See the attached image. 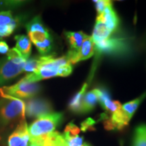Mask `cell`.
<instances>
[{
    "label": "cell",
    "mask_w": 146,
    "mask_h": 146,
    "mask_svg": "<svg viewBox=\"0 0 146 146\" xmlns=\"http://www.w3.org/2000/svg\"><path fill=\"white\" fill-rule=\"evenodd\" d=\"M94 2L96 3V9L98 11V16H99L101 14L102 12H104V10H105V8H106L108 5L112 3L110 1H95Z\"/></svg>",
    "instance_id": "f546056e"
},
{
    "label": "cell",
    "mask_w": 146,
    "mask_h": 146,
    "mask_svg": "<svg viewBox=\"0 0 146 146\" xmlns=\"http://www.w3.org/2000/svg\"><path fill=\"white\" fill-rule=\"evenodd\" d=\"M98 101L97 89L89 91L86 95H84L82 100L79 112L87 113L94 109L97 102Z\"/></svg>",
    "instance_id": "2e32d148"
},
{
    "label": "cell",
    "mask_w": 146,
    "mask_h": 146,
    "mask_svg": "<svg viewBox=\"0 0 146 146\" xmlns=\"http://www.w3.org/2000/svg\"><path fill=\"white\" fill-rule=\"evenodd\" d=\"M25 115L29 118H39L52 112V106L48 100L32 98L25 102Z\"/></svg>",
    "instance_id": "8992f818"
},
{
    "label": "cell",
    "mask_w": 146,
    "mask_h": 146,
    "mask_svg": "<svg viewBox=\"0 0 146 146\" xmlns=\"http://www.w3.org/2000/svg\"><path fill=\"white\" fill-rule=\"evenodd\" d=\"M40 138L43 140V146H69L68 140L64 134L57 131H54Z\"/></svg>",
    "instance_id": "9a60e30c"
},
{
    "label": "cell",
    "mask_w": 146,
    "mask_h": 146,
    "mask_svg": "<svg viewBox=\"0 0 146 146\" xmlns=\"http://www.w3.org/2000/svg\"><path fill=\"white\" fill-rule=\"evenodd\" d=\"M133 146H146V125L136 127L133 137Z\"/></svg>",
    "instance_id": "ac0fdd59"
},
{
    "label": "cell",
    "mask_w": 146,
    "mask_h": 146,
    "mask_svg": "<svg viewBox=\"0 0 146 146\" xmlns=\"http://www.w3.org/2000/svg\"><path fill=\"white\" fill-rule=\"evenodd\" d=\"M94 121L91 118H88L81 124V129L84 131H86L89 129H92L94 128Z\"/></svg>",
    "instance_id": "4dcf8cb0"
},
{
    "label": "cell",
    "mask_w": 146,
    "mask_h": 146,
    "mask_svg": "<svg viewBox=\"0 0 146 146\" xmlns=\"http://www.w3.org/2000/svg\"><path fill=\"white\" fill-rule=\"evenodd\" d=\"M62 120L63 114L61 112H51L40 116L28 127L29 139L42 137L54 132Z\"/></svg>",
    "instance_id": "277c9868"
},
{
    "label": "cell",
    "mask_w": 146,
    "mask_h": 146,
    "mask_svg": "<svg viewBox=\"0 0 146 146\" xmlns=\"http://www.w3.org/2000/svg\"><path fill=\"white\" fill-rule=\"evenodd\" d=\"M41 62V56L29 58L26 61L23 72L33 73L37 70Z\"/></svg>",
    "instance_id": "7402d4cb"
},
{
    "label": "cell",
    "mask_w": 146,
    "mask_h": 146,
    "mask_svg": "<svg viewBox=\"0 0 146 146\" xmlns=\"http://www.w3.org/2000/svg\"><path fill=\"white\" fill-rule=\"evenodd\" d=\"M97 20L102 22L111 33L114 32L119 25V20L112 5V3L108 5L104 12L98 16Z\"/></svg>",
    "instance_id": "7c38bea8"
},
{
    "label": "cell",
    "mask_w": 146,
    "mask_h": 146,
    "mask_svg": "<svg viewBox=\"0 0 146 146\" xmlns=\"http://www.w3.org/2000/svg\"><path fill=\"white\" fill-rule=\"evenodd\" d=\"M40 90L41 86L37 83H27L21 80L13 85L0 88V96L28 100L34 98Z\"/></svg>",
    "instance_id": "5b68a950"
},
{
    "label": "cell",
    "mask_w": 146,
    "mask_h": 146,
    "mask_svg": "<svg viewBox=\"0 0 146 146\" xmlns=\"http://www.w3.org/2000/svg\"><path fill=\"white\" fill-rule=\"evenodd\" d=\"M6 55L0 59V87L23 72L27 61L15 47Z\"/></svg>",
    "instance_id": "3957f363"
},
{
    "label": "cell",
    "mask_w": 146,
    "mask_h": 146,
    "mask_svg": "<svg viewBox=\"0 0 146 146\" xmlns=\"http://www.w3.org/2000/svg\"><path fill=\"white\" fill-rule=\"evenodd\" d=\"M95 43L91 36H88L84 41L81 47L77 52L73 54H67L66 57L70 63H76L81 60H85L91 58L94 54Z\"/></svg>",
    "instance_id": "30bf717a"
},
{
    "label": "cell",
    "mask_w": 146,
    "mask_h": 146,
    "mask_svg": "<svg viewBox=\"0 0 146 146\" xmlns=\"http://www.w3.org/2000/svg\"><path fill=\"white\" fill-rule=\"evenodd\" d=\"M141 100L142 97L141 98H138V99L133 100L132 102H128V103L122 106V110H123V112L125 113V114L127 115L129 119H131L132 118L133 114L136 111L139 104L141 103Z\"/></svg>",
    "instance_id": "44dd1931"
},
{
    "label": "cell",
    "mask_w": 146,
    "mask_h": 146,
    "mask_svg": "<svg viewBox=\"0 0 146 146\" xmlns=\"http://www.w3.org/2000/svg\"><path fill=\"white\" fill-rule=\"evenodd\" d=\"M23 1H0V8L1 9L4 8H12L14 7H17L18 5H21Z\"/></svg>",
    "instance_id": "f1b7e54d"
},
{
    "label": "cell",
    "mask_w": 146,
    "mask_h": 146,
    "mask_svg": "<svg viewBox=\"0 0 146 146\" xmlns=\"http://www.w3.org/2000/svg\"><path fill=\"white\" fill-rule=\"evenodd\" d=\"M64 132L68 133L69 135L76 136L78 135V133L80 132V129L72 123H70L66 127Z\"/></svg>",
    "instance_id": "83f0119b"
},
{
    "label": "cell",
    "mask_w": 146,
    "mask_h": 146,
    "mask_svg": "<svg viewBox=\"0 0 146 146\" xmlns=\"http://www.w3.org/2000/svg\"><path fill=\"white\" fill-rule=\"evenodd\" d=\"M102 106L103 107L104 109H105L106 110L108 111V112H111L113 114L117 110L120 109L122 107V106L119 102L112 101V100H110V99H108L104 102Z\"/></svg>",
    "instance_id": "cb8c5ba5"
},
{
    "label": "cell",
    "mask_w": 146,
    "mask_h": 146,
    "mask_svg": "<svg viewBox=\"0 0 146 146\" xmlns=\"http://www.w3.org/2000/svg\"><path fill=\"white\" fill-rule=\"evenodd\" d=\"M9 47L7 43L2 40H0V54H7L8 52Z\"/></svg>",
    "instance_id": "1f68e13d"
},
{
    "label": "cell",
    "mask_w": 146,
    "mask_h": 146,
    "mask_svg": "<svg viewBox=\"0 0 146 146\" xmlns=\"http://www.w3.org/2000/svg\"><path fill=\"white\" fill-rule=\"evenodd\" d=\"M38 51L41 55H45L50 52L52 47V37L49 36L46 39L41 42L34 43Z\"/></svg>",
    "instance_id": "603a6c76"
},
{
    "label": "cell",
    "mask_w": 146,
    "mask_h": 146,
    "mask_svg": "<svg viewBox=\"0 0 146 146\" xmlns=\"http://www.w3.org/2000/svg\"><path fill=\"white\" fill-rule=\"evenodd\" d=\"M29 39L31 41H32L33 43H38V42H41L44 41L50 36V35L49 33H41V32H34V33H29Z\"/></svg>",
    "instance_id": "d4e9b609"
},
{
    "label": "cell",
    "mask_w": 146,
    "mask_h": 146,
    "mask_svg": "<svg viewBox=\"0 0 146 146\" xmlns=\"http://www.w3.org/2000/svg\"><path fill=\"white\" fill-rule=\"evenodd\" d=\"M111 33L105 25L99 20H96V23L95 25L93 36H91L94 43L98 41H102V40L108 39L110 36Z\"/></svg>",
    "instance_id": "e0dca14e"
},
{
    "label": "cell",
    "mask_w": 146,
    "mask_h": 146,
    "mask_svg": "<svg viewBox=\"0 0 146 146\" xmlns=\"http://www.w3.org/2000/svg\"><path fill=\"white\" fill-rule=\"evenodd\" d=\"M29 135L26 120H23L9 136L8 146H29Z\"/></svg>",
    "instance_id": "9c48e42d"
},
{
    "label": "cell",
    "mask_w": 146,
    "mask_h": 146,
    "mask_svg": "<svg viewBox=\"0 0 146 146\" xmlns=\"http://www.w3.org/2000/svg\"><path fill=\"white\" fill-rule=\"evenodd\" d=\"M130 119L122 110V107L113 113L111 118L104 121V127L107 130L121 129L126 127Z\"/></svg>",
    "instance_id": "8fae6325"
},
{
    "label": "cell",
    "mask_w": 146,
    "mask_h": 146,
    "mask_svg": "<svg viewBox=\"0 0 146 146\" xmlns=\"http://www.w3.org/2000/svg\"><path fill=\"white\" fill-rule=\"evenodd\" d=\"M87 87V84L85 83L81 90L78 91L77 94H76V96L71 100L70 104H69V108L71 111L74 112H79L82 100H83L84 94H85V91H86Z\"/></svg>",
    "instance_id": "ffe728a7"
},
{
    "label": "cell",
    "mask_w": 146,
    "mask_h": 146,
    "mask_svg": "<svg viewBox=\"0 0 146 146\" xmlns=\"http://www.w3.org/2000/svg\"><path fill=\"white\" fill-rule=\"evenodd\" d=\"M64 135L68 140L69 146H82L83 145V138L78 135L71 136L69 135L68 133L64 132Z\"/></svg>",
    "instance_id": "484cf974"
},
{
    "label": "cell",
    "mask_w": 146,
    "mask_h": 146,
    "mask_svg": "<svg viewBox=\"0 0 146 146\" xmlns=\"http://www.w3.org/2000/svg\"><path fill=\"white\" fill-rule=\"evenodd\" d=\"M25 119V102L12 97H0V129Z\"/></svg>",
    "instance_id": "6da1fadb"
},
{
    "label": "cell",
    "mask_w": 146,
    "mask_h": 146,
    "mask_svg": "<svg viewBox=\"0 0 146 146\" xmlns=\"http://www.w3.org/2000/svg\"><path fill=\"white\" fill-rule=\"evenodd\" d=\"M26 29L28 33L34 32L49 33L48 30L45 28L42 23L40 16H36L29 21L26 25Z\"/></svg>",
    "instance_id": "d6986e66"
},
{
    "label": "cell",
    "mask_w": 146,
    "mask_h": 146,
    "mask_svg": "<svg viewBox=\"0 0 146 146\" xmlns=\"http://www.w3.org/2000/svg\"><path fill=\"white\" fill-rule=\"evenodd\" d=\"M65 36L70 46V51L68 53L70 54H75L77 52L84 41L89 36L82 31L66 32Z\"/></svg>",
    "instance_id": "4fadbf2b"
},
{
    "label": "cell",
    "mask_w": 146,
    "mask_h": 146,
    "mask_svg": "<svg viewBox=\"0 0 146 146\" xmlns=\"http://www.w3.org/2000/svg\"><path fill=\"white\" fill-rule=\"evenodd\" d=\"M16 47L18 52L25 60H27L31 53V41L25 35H18L14 36Z\"/></svg>",
    "instance_id": "5bb4252c"
},
{
    "label": "cell",
    "mask_w": 146,
    "mask_h": 146,
    "mask_svg": "<svg viewBox=\"0 0 146 146\" xmlns=\"http://www.w3.org/2000/svg\"><path fill=\"white\" fill-rule=\"evenodd\" d=\"M72 67L71 66L70 63H67L64 65H62L60 66L58 70V76H66L72 72Z\"/></svg>",
    "instance_id": "4316f807"
},
{
    "label": "cell",
    "mask_w": 146,
    "mask_h": 146,
    "mask_svg": "<svg viewBox=\"0 0 146 146\" xmlns=\"http://www.w3.org/2000/svg\"><path fill=\"white\" fill-rule=\"evenodd\" d=\"M82 146H91V145H90V144L88 143H85Z\"/></svg>",
    "instance_id": "d6a6232c"
},
{
    "label": "cell",
    "mask_w": 146,
    "mask_h": 146,
    "mask_svg": "<svg viewBox=\"0 0 146 146\" xmlns=\"http://www.w3.org/2000/svg\"><path fill=\"white\" fill-rule=\"evenodd\" d=\"M95 50L98 53L108 54H120L127 49L126 41L123 39L118 38H108L107 39L96 42Z\"/></svg>",
    "instance_id": "ba28073f"
},
{
    "label": "cell",
    "mask_w": 146,
    "mask_h": 146,
    "mask_svg": "<svg viewBox=\"0 0 146 146\" xmlns=\"http://www.w3.org/2000/svg\"><path fill=\"white\" fill-rule=\"evenodd\" d=\"M69 62L66 56L56 58L54 56H42L41 62L37 70L29 73L22 78V81L27 83H37L43 79L58 76L60 66Z\"/></svg>",
    "instance_id": "7a4b0ae2"
},
{
    "label": "cell",
    "mask_w": 146,
    "mask_h": 146,
    "mask_svg": "<svg viewBox=\"0 0 146 146\" xmlns=\"http://www.w3.org/2000/svg\"><path fill=\"white\" fill-rule=\"evenodd\" d=\"M20 21L21 18L14 16L10 10L0 11V40L13 33Z\"/></svg>",
    "instance_id": "52a82bcc"
}]
</instances>
